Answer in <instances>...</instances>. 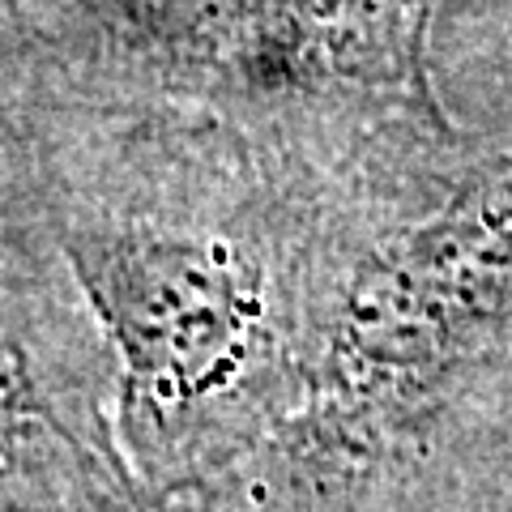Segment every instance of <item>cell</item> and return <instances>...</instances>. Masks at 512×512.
Listing matches in <instances>:
<instances>
[{
    "mask_svg": "<svg viewBox=\"0 0 512 512\" xmlns=\"http://www.w3.org/2000/svg\"><path fill=\"white\" fill-rule=\"evenodd\" d=\"M73 252L94 303L120 333L133 376L163 393L214 380L256 312L231 256L218 248L94 235Z\"/></svg>",
    "mask_w": 512,
    "mask_h": 512,
    "instance_id": "obj_1",
    "label": "cell"
}]
</instances>
